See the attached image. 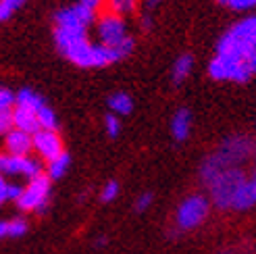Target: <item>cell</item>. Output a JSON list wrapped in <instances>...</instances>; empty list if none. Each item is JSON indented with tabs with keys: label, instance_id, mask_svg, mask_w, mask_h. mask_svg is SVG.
<instances>
[{
	"label": "cell",
	"instance_id": "1",
	"mask_svg": "<svg viewBox=\"0 0 256 254\" xmlns=\"http://www.w3.org/2000/svg\"><path fill=\"white\" fill-rule=\"evenodd\" d=\"M208 75L214 82L234 84H248L256 78V15L234 23L219 38Z\"/></svg>",
	"mask_w": 256,
	"mask_h": 254
},
{
	"label": "cell",
	"instance_id": "2",
	"mask_svg": "<svg viewBox=\"0 0 256 254\" xmlns=\"http://www.w3.org/2000/svg\"><path fill=\"white\" fill-rule=\"evenodd\" d=\"M256 142L244 134L227 136L223 142L216 146L212 154H208L200 164V180L204 186H208L212 180H216L223 171L242 167L250 156H254Z\"/></svg>",
	"mask_w": 256,
	"mask_h": 254
},
{
	"label": "cell",
	"instance_id": "3",
	"mask_svg": "<svg viewBox=\"0 0 256 254\" xmlns=\"http://www.w3.org/2000/svg\"><path fill=\"white\" fill-rule=\"evenodd\" d=\"M248 180V173L242 169V167H236V169H227L223 171L216 180H212L206 188H208V196H210V202L221 208V210H229L234 206V198L238 194V190L242 188Z\"/></svg>",
	"mask_w": 256,
	"mask_h": 254
},
{
	"label": "cell",
	"instance_id": "4",
	"mask_svg": "<svg viewBox=\"0 0 256 254\" xmlns=\"http://www.w3.org/2000/svg\"><path fill=\"white\" fill-rule=\"evenodd\" d=\"M212 202L202 194H192L182 200L175 212V225L179 232H192L208 219Z\"/></svg>",
	"mask_w": 256,
	"mask_h": 254
},
{
	"label": "cell",
	"instance_id": "5",
	"mask_svg": "<svg viewBox=\"0 0 256 254\" xmlns=\"http://www.w3.org/2000/svg\"><path fill=\"white\" fill-rule=\"evenodd\" d=\"M48 196H50V177L46 173L30 180V184L23 188V194L17 200L21 210H34V212H44L48 206Z\"/></svg>",
	"mask_w": 256,
	"mask_h": 254
},
{
	"label": "cell",
	"instance_id": "6",
	"mask_svg": "<svg viewBox=\"0 0 256 254\" xmlns=\"http://www.w3.org/2000/svg\"><path fill=\"white\" fill-rule=\"evenodd\" d=\"M96 30H98L102 46H119L130 38L127 36V28H125L123 17L117 15V12H112V10L102 12V15L98 17Z\"/></svg>",
	"mask_w": 256,
	"mask_h": 254
},
{
	"label": "cell",
	"instance_id": "7",
	"mask_svg": "<svg viewBox=\"0 0 256 254\" xmlns=\"http://www.w3.org/2000/svg\"><path fill=\"white\" fill-rule=\"evenodd\" d=\"M0 173L8 175H23L28 180L42 175L40 162L32 156H12V154H0Z\"/></svg>",
	"mask_w": 256,
	"mask_h": 254
},
{
	"label": "cell",
	"instance_id": "8",
	"mask_svg": "<svg viewBox=\"0 0 256 254\" xmlns=\"http://www.w3.org/2000/svg\"><path fill=\"white\" fill-rule=\"evenodd\" d=\"M34 150L40 154L46 162H50L52 158L60 156L62 152V142L60 136L56 134V130H40L38 134H34Z\"/></svg>",
	"mask_w": 256,
	"mask_h": 254
},
{
	"label": "cell",
	"instance_id": "9",
	"mask_svg": "<svg viewBox=\"0 0 256 254\" xmlns=\"http://www.w3.org/2000/svg\"><path fill=\"white\" fill-rule=\"evenodd\" d=\"M4 150L12 156H30V152L34 150V136L21 130H10L4 136Z\"/></svg>",
	"mask_w": 256,
	"mask_h": 254
},
{
	"label": "cell",
	"instance_id": "10",
	"mask_svg": "<svg viewBox=\"0 0 256 254\" xmlns=\"http://www.w3.org/2000/svg\"><path fill=\"white\" fill-rule=\"evenodd\" d=\"M12 125L15 130H21L25 134H38L42 130L40 121H38V112L28 106H15L12 108Z\"/></svg>",
	"mask_w": 256,
	"mask_h": 254
},
{
	"label": "cell",
	"instance_id": "11",
	"mask_svg": "<svg viewBox=\"0 0 256 254\" xmlns=\"http://www.w3.org/2000/svg\"><path fill=\"white\" fill-rule=\"evenodd\" d=\"M254 206H256V177L254 175H248V180L242 184V188L238 190V194L234 198L232 210L246 212V210H250Z\"/></svg>",
	"mask_w": 256,
	"mask_h": 254
},
{
	"label": "cell",
	"instance_id": "12",
	"mask_svg": "<svg viewBox=\"0 0 256 254\" xmlns=\"http://www.w3.org/2000/svg\"><path fill=\"white\" fill-rule=\"evenodd\" d=\"M190 132H192V112L188 108L175 110V115L171 119V134L175 138V142H184V140H188Z\"/></svg>",
	"mask_w": 256,
	"mask_h": 254
},
{
	"label": "cell",
	"instance_id": "13",
	"mask_svg": "<svg viewBox=\"0 0 256 254\" xmlns=\"http://www.w3.org/2000/svg\"><path fill=\"white\" fill-rule=\"evenodd\" d=\"M192 69H194V56H192V54L177 56L175 62H173V69H171V80H173V84H175V86L184 84V82L190 78Z\"/></svg>",
	"mask_w": 256,
	"mask_h": 254
},
{
	"label": "cell",
	"instance_id": "14",
	"mask_svg": "<svg viewBox=\"0 0 256 254\" xmlns=\"http://www.w3.org/2000/svg\"><path fill=\"white\" fill-rule=\"evenodd\" d=\"M108 106L112 110V115H130V112L134 110V100L130 94H125V92H117V94H112L108 98Z\"/></svg>",
	"mask_w": 256,
	"mask_h": 254
},
{
	"label": "cell",
	"instance_id": "15",
	"mask_svg": "<svg viewBox=\"0 0 256 254\" xmlns=\"http://www.w3.org/2000/svg\"><path fill=\"white\" fill-rule=\"evenodd\" d=\"M69 164H71V156L67 154V152H62L60 156H56V158H52V160L48 162V167H46V175L50 177V180H60V177L67 173Z\"/></svg>",
	"mask_w": 256,
	"mask_h": 254
},
{
	"label": "cell",
	"instance_id": "16",
	"mask_svg": "<svg viewBox=\"0 0 256 254\" xmlns=\"http://www.w3.org/2000/svg\"><path fill=\"white\" fill-rule=\"evenodd\" d=\"M42 104H44V100L38 96L34 90H30V88H23V90L17 92V104L15 106H28V108L38 110Z\"/></svg>",
	"mask_w": 256,
	"mask_h": 254
},
{
	"label": "cell",
	"instance_id": "17",
	"mask_svg": "<svg viewBox=\"0 0 256 254\" xmlns=\"http://www.w3.org/2000/svg\"><path fill=\"white\" fill-rule=\"evenodd\" d=\"M36 112H38V121H40L42 130H56V115L48 104H42Z\"/></svg>",
	"mask_w": 256,
	"mask_h": 254
},
{
	"label": "cell",
	"instance_id": "18",
	"mask_svg": "<svg viewBox=\"0 0 256 254\" xmlns=\"http://www.w3.org/2000/svg\"><path fill=\"white\" fill-rule=\"evenodd\" d=\"M106 4H108V10L123 17V15H130V12L136 10L138 0H106Z\"/></svg>",
	"mask_w": 256,
	"mask_h": 254
},
{
	"label": "cell",
	"instance_id": "19",
	"mask_svg": "<svg viewBox=\"0 0 256 254\" xmlns=\"http://www.w3.org/2000/svg\"><path fill=\"white\" fill-rule=\"evenodd\" d=\"M25 0H0V21H6Z\"/></svg>",
	"mask_w": 256,
	"mask_h": 254
},
{
	"label": "cell",
	"instance_id": "20",
	"mask_svg": "<svg viewBox=\"0 0 256 254\" xmlns=\"http://www.w3.org/2000/svg\"><path fill=\"white\" fill-rule=\"evenodd\" d=\"M17 104V96L6 88H0V112H10V108Z\"/></svg>",
	"mask_w": 256,
	"mask_h": 254
},
{
	"label": "cell",
	"instance_id": "21",
	"mask_svg": "<svg viewBox=\"0 0 256 254\" xmlns=\"http://www.w3.org/2000/svg\"><path fill=\"white\" fill-rule=\"evenodd\" d=\"M216 2L229 6L232 10H250L256 6V0H216Z\"/></svg>",
	"mask_w": 256,
	"mask_h": 254
},
{
	"label": "cell",
	"instance_id": "22",
	"mask_svg": "<svg viewBox=\"0 0 256 254\" xmlns=\"http://www.w3.org/2000/svg\"><path fill=\"white\" fill-rule=\"evenodd\" d=\"M104 130H106V134H108V138H117L119 134H121V121L117 119V115H110L104 119Z\"/></svg>",
	"mask_w": 256,
	"mask_h": 254
},
{
	"label": "cell",
	"instance_id": "23",
	"mask_svg": "<svg viewBox=\"0 0 256 254\" xmlns=\"http://www.w3.org/2000/svg\"><path fill=\"white\" fill-rule=\"evenodd\" d=\"M28 232V223L23 219H10L8 221V238H21Z\"/></svg>",
	"mask_w": 256,
	"mask_h": 254
},
{
	"label": "cell",
	"instance_id": "24",
	"mask_svg": "<svg viewBox=\"0 0 256 254\" xmlns=\"http://www.w3.org/2000/svg\"><path fill=\"white\" fill-rule=\"evenodd\" d=\"M102 200L104 202H112L114 198L119 196V184L117 182H108L106 186H104V190H102Z\"/></svg>",
	"mask_w": 256,
	"mask_h": 254
},
{
	"label": "cell",
	"instance_id": "25",
	"mask_svg": "<svg viewBox=\"0 0 256 254\" xmlns=\"http://www.w3.org/2000/svg\"><path fill=\"white\" fill-rule=\"evenodd\" d=\"M10 130H15V125H12V110L0 112V136H6Z\"/></svg>",
	"mask_w": 256,
	"mask_h": 254
},
{
	"label": "cell",
	"instance_id": "26",
	"mask_svg": "<svg viewBox=\"0 0 256 254\" xmlns=\"http://www.w3.org/2000/svg\"><path fill=\"white\" fill-rule=\"evenodd\" d=\"M152 198H154V196H152L150 192H144L142 196H140V198L136 200V204H134V206H136V210H138V212L148 210V208H150V204H152Z\"/></svg>",
	"mask_w": 256,
	"mask_h": 254
},
{
	"label": "cell",
	"instance_id": "27",
	"mask_svg": "<svg viewBox=\"0 0 256 254\" xmlns=\"http://www.w3.org/2000/svg\"><path fill=\"white\" fill-rule=\"evenodd\" d=\"M8 186L10 184H6L4 182V175L0 173V198H2V200H8Z\"/></svg>",
	"mask_w": 256,
	"mask_h": 254
},
{
	"label": "cell",
	"instance_id": "28",
	"mask_svg": "<svg viewBox=\"0 0 256 254\" xmlns=\"http://www.w3.org/2000/svg\"><path fill=\"white\" fill-rule=\"evenodd\" d=\"M80 4L92 8V10H98L102 4H104V0H80Z\"/></svg>",
	"mask_w": 256,
	"mask_h": 254
},
{
	"label": "cell",
	"instance_id": "29",
	"mask_svg": "<svg viewBox=\"0 0 256 254\" xmlns=\"http://www.w3.org/2000/svg\"><path fill=\"white\" fill-rule=\"evenodd\" d=\"M0 238H8V221H0Z\"/></svg>",
	"mask_w": 256,
	"mask_h": 254
},
{
	"label": "cell",
	"instance_id": "30",
	"mask_svg": "<svg viewBox=\"0 0 256 254\" xmlns=\"http://www.w3.org/2000/svg\"><path fill=\"white\" fill-rule=\"evenodd\" d=\"M142 25H144V30L148 32L150 28H152V21H150V15H144V19H142Z\"/></svg>",
	"mask_w": 256,
	"mask_h": 254
},
{
	"label": "cell",
	"instance_id": "31",
	"mask_svg": "<svg viewBox=\"0 0 256 254\" xmlns=\"http://www.w3.org/2000/svg\"><path fill=\"white\" fill-rule=\"evenodd\" d=\"M162 0H146V4H148V8H154L156 4H160Z\"/></svg>",
	"mask_w": 256,
	"mask_h": 254
},
{
	"label": "cell",
	"instance_id": "32",
	"mask_svg": "<svg viewBox=\"0 0 256 254\" xmlns=\"http://www.w3.org/2000/svg\"><path fill=\"white\" fill-rule=\"evenodd\" d=\"M250 175H254L256 177V146H254V169H252V173Z\"/></svg>",
	"mask_w": 256,
	"mask_h": 254
},
{
	"label": "cell",
	"instance_id": "33",
	"mask_svg": "<svg viewBox=\"0 0 256 254\" xmlns=\"http://www.w3.org/2000/svg\"><path fill=\"white\" fill-rule=\"evenodd\" d=\"M104 244H106V240H104V238H100L98 242H96V246H104Z\"/></svg>",
	"mask_w": 256,
	"mask_h": 254
},
{
	"label": "cell",
	"instance_id": "34",
	"mask_svg": "<svg viewBox=\"0 0 256 254\" xmlns=\"http://www.w3.org/2000/svg\"><path fill=\"white\" fill-rule=\"evenodd\" d=\"M2 202H4V200H2V198H0V204H2Z\"/></svg>",
	"mask_w": 256,
	"mask_h": 254
}]
</instances>
